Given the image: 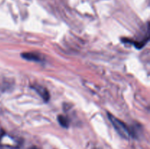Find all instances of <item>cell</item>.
I'll use <instances>...</instances> for the list:
<instances>
[{"label":"cell","instance_id":"obj_1","mask_svg":"<svg viewBox=\"0 0 150 149\" xmlns=\"http://www.w3.org/2000/svg\"><path fill=\"white\" fill-rule=\"evenodd\" d=\"M108 119L110 120L111 123L112 124V125L114 126L116 131L118 132V134H120L122 137L125 139H128L129 137H133L132 131L130 130V129L123 122V121H122L121 120L116 118L115 116H114V115L111 113H108Z\"/></svg>","mask_w":150,"mask_h":149},{"label":"cell","instance_id":"obj_2","mask_svg":"<svg viewBox=\"0 0 150 149\" xmlns=\"http://www.w3.org/2000/svg\"><path fill=\"white\" fill-rule=\"evenodd\" d=\"M21 56L22 58L28 60V61H37V62H39L41 61V57L38 54L35 53H23Z\"/></svg>","mask_w":150,"mask_h":149},{"label":"cell","instance_id":"obj_3","mask_svg":"<svg viewBox=\"0 0 150 149\" xmlns=\"http://www.w3.org/2000/svg\"><path fill=\"white\" fill-rule=\"evenodd\" d=\"M34 89H35V91H36L38 93H40V95L42 96V98L43 99V100L45 101V102H48V101L49 100L50 94L46 89L42 88L40 87V86H37L36 88L35 87Z\"/></svg>","mask_w":150,"mask_h":149},{"label":"cell","instance_id":"obj_4","mask_svg":"<svg viewBox=\"0 0 150 149\" xmlns=\"http://www.w3.org/2000/svg\"><path fill=\"white\" fill-rule=\"evenodd\" d=\"M58 121L60 125L64 128H67L69 127V120L66 116L59 115L58 116Z\"/></svg>","mask_w":150,"mask_h":149},{"label":"cell","instance_id":"obj_5","mask_svg":"<svg viewBox=\"0 0 150 149\" xmlns=\"http://www.w3.org/2000/svg\"><path fill=\"white\" fill-rule=\"evenodd\" d=\"M29 149H39V148H37V147H35V146H33V147H31Z\"/></svg>","mask_w":150,"mask_h":149}]
</instances>
